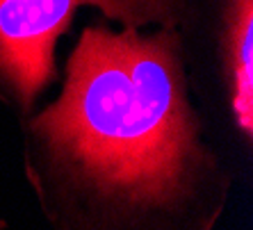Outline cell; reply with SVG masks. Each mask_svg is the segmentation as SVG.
Returning <instances> with one entry per match:
<instances>
[{
    "mask_svg": "<svg viewBox=\"0 0 253 230\" xmlns=\"http://www.w3.org/2000/svg\"><path fill=\"white\" fill-rule=\"evenodd\" d=\"M144 2H153V0H103L107 12H117V7H126V5H144Z\"/></svg>",
    "mask_w": 253,
    "mask_h": 230,
    "instance_id": "cell-4",
    "label": "cell"
},
{
    "mask_svg": "<svg viewBox=\"0 0 253 230\" xmlns=\"http://www.w3.org/2000/svg\"><path fill=\"white\" fill-rule=\"evenodd\" d=\"M83 0H0V71L25 101L53 73V46ZM103 5V0H96ZM105 7V5H103Z\"/></svg>",
    "mask_w": 253,
    "mask_h": 230,
    "instance_id": "cell-2",
    "label": "cell"
},
{
    "mask_svg": "<svg viewBox=\"0 0 253 230\" xmlns=\"http://www.w3.org/2000/svg\"><path fill=\"white\" fill-rule=\"evenodd\" d=\"M253 0L233 2L230 21V57H233V82H235V114L247 135H251L253 116Z\"/></svg>",
    "mask_w": 253,
    "mask_h": 230,
    "instance_id": "cell-3",
    "label": "cell"
},
{
    "mask_svg": "<svg viewBox=\"0 0 253 230\" xmlns=\"http://www.w3.org/2000/svg\"><path fill=\"white\" fill-rule=\"evenodd\" d=\"M37 130L105 194L148 205L173 201L187 183L192 121L169 39L89 28L62 101Z\"/></svg>",
    "mask_w": 253,
    "mask_h": 230,
    "instance_id": "cell-1",
    "label": "cell"
}]
</instances>
